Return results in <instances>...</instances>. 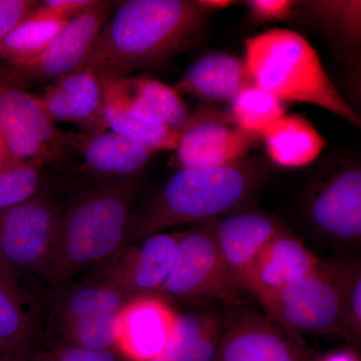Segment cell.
Instances as JSON below:
<instances>
[{"label": "cell", "mask_w": 361, "mask_h": 361, "mask_svg": "<svg viewBox=\"0 0 361 361\" xmlns=\"http://www.w3.org/2000/svg\"><path fill=\"white\" fill-rule=\"evenodd\" d=\"M40 348L35 302L0 263V353L26 361Z\"/></svg>", "instance_id": "obj_19"}, {"label": "cell", "mask_w": 361, "mask_h": 361, "mask_svg": "<svg viewBox=\"0 0 361 361\" xmlns=\"http://www.w3.org/2000/svg\"><path fill=\"white\" fill-rule=\"evenodd\" d=\"M116 87L126 99L161 123L182 130L191 115L174 87L149 78H125L115 80Z\"/></svg>", "instance_id": "obj_25"}, {"label": "cell", "mask_w": 361, "mask_h": 361, "mask_svg": "<svg viewBox=\"0 0 361 361\" xmlns=\"http://www.w3.org/2000/svg\"><path fill=\"white\" fill-rule=\"evenodd\" d=\"M135 177L106 180L77 197L59 215L45 279L56 291L87 267L104 265L127 245Z\"/></svg>", "instance_id": "obj_3"}, {"label": "cell", "mask_w": 361, "mask_h": 361, "mask_svg": "<svg viewBox=\"0 0 361 361\" xmlns=\"http://www.w3.org/2000/svg\"><path fill=\"white\" fill-rule=\"evenodd\" d=\"M56 293L54 324L116 314L130 301L118 287L99 276L92 281L71 283Z\"/></svg>", "instance_id": "obj_23"}, {"label": "cell", "mask_w": 361, "mask_h": 361, "mask_svg": "<svg viewBox=\"0 0 361 361\" xmlns=\"http://www.w3.org/2000/svg\"><path fill=\"white\" fill-rule=\"evenodd\" d=\"M26 361H130L118 350H94L77 346L39 348Z\"/></svg>", "instance_id": "obj_32"}, {"label": "cell", "mask_w": 361, "mask_h": 361, "mask_svg": "<svg viewBox=\"0 0 361 361\" xmlns=\"http://www.w3.org/2000/svg\"><path fill=\"white\" fill-rule=\"evenodd\" d=\"M253 85L243 61L215 51L204 54L190 66L174 87L178 94H189L204 101L232 103L246 87Z\"/></svg>", "instance_id": "obj_21"}, {"label": "cell", "mask_w": 361, "mask_h": 361, "mask_svg": "<svg viewBox=\"0 0 361 361\" xmlns=\"http://www.w3.org/2000/svg\"><path fill=\"white\" fill-rule=\"evenodd\" d=\"M242 292L221 258L210 223L180 232L172 267L157 296L169 303H237Z\"/></svg>", "instance_id": "obj_6"}, {"label": "cell", "mask_w": 361, "mask_h": 361, "mask_svg": "<svg viewBox=\"0 0 361 361\" xmlns=\"http://www.w3.org/2000/svg\"><path fill=\"white\" fill-rule=\"evenodd\" d=\"M197 2L207 13L227 8L236 4V1H231V0H198Z\"/></svg>", "instance_id": "obj_36"}, {"label": "cell", "mask_w": 361, "mask_h": 361, "mask_svg": "<svg viewBox=\"0 0 361 361\" xmlns=\"http://www.w3.org/2000/svg\"><path fill=\"white\" fill-rule=\"evenodd\" d=\"M45 165L44 161L32 160L0 170V212L40 193Z\"/></svg>", "instance_id": "obj_30"}, {"label": "cell", "mask_w": 361, "mask_h": 361, "mask_svg": "<svg viewBox=\"0 0 361 361\" xmlns=\"http://www.w3.org/2000/svg\"><path fill=\"white\" fill-rule=\"evenodd\" d=\"M114 2L99 1L68 21L49 47L35 58L4 65L11 77L26 90L71 73L85 59L110 16Z\"/></svg>", "instance_id": "obj_10"}, {"label": "cell", "mask_w": 361, "mask_h": 361, "mask_svg": "<svg viewBox=\"0 0 361 361\" xmlns=\"http://www.w3.org/2000/svg\"><path fill=\"white\" fill-rule=\"evenodd\" d=\"M18 165V163L14 161L13 157L9 154L8 149H7L6 142L0 135V170L13 167V166Z\"/></svg>", "instance_id": "obj_37"}, {"label": "cell", "mask_w": 361, "mask_h": 361, "mask_svg": "<svg viewBox=\"0 0 361 361\" xmlns=\"http://www.w3.org/2000/svg\"><path fill=\"white\" fill-rule=\"evenodd\" d=\"M256 140L240 130L230 115L199 111L183 130L173 161L179 169L229 165L244 159Z\"/></svg>", "instance_id": "obj_13"}, {"label": "cell", "mask_w": 361, "mask_h": 361, "mask_svg": "<svg viewBox=\"0 0 361 361\" xmlns=\"http://www.w3.org/2000/svg\"><path fill=\"white\" fill-rule=\"evenodd\" d=\"M265 176L264 164L255 159L218 167L179 169L148 204L130 214L126 246L169 228L206 224L240 210Z\"/></svg>", "instance_id": "obj_2"}, {"label": "cell", "mask_w": 361, "mask_h": 361, "mask_svg": "<svg viewBox=\"0 0 361 361\" xmlns=\"http://www.w3.org/2000/svg\"><path fill=\"white\" fill-rule=\"evenodd\" d=\"M322 262L301 240L284 228L259 254L244 290L250 291L257 299L271 295L310 274Z\"/></svg>", "instance_id": "obj_17"}, {"label": "cell", "mask_w": 361, "mask_h": 361, "mask_svg": "<svg viewBox=\"0 0 361 361\" xmlns=\"http://www.w3.org/2000/svg\"><path fill=\"white\" fill-rule=\"evenodd\" d=\"M66 148L77 152L84 159L92 174L115 180L135 177L155 152L148 147L113 132H65Z\"/></svg>", "instance_id": "obj_18"}, {"label": "cell", "mask_w": 361, "mask_h": 361, "mask_svg": "<svg viewBox=\"0 0 361 361\" xmlns=\"http://www.w3.org/2000/svg\"><path fill=\"white\" fill-rule=\"evenodd\" d=\"M320 361H358L357 358L355 357L353 353H345V351H342V353H334V355H330L326 356V357L323 358L322 360Z\"/></svg>", "instance_id": "obj_38"}, {"label": "cell", "mask_w": 361, "mask_h": 361, "mask_svg": "<svg viewBox=\"0 0 361 361\" xmlns=\"http://www.w3.org/2000/svg\"><path fill=\"white\" fill-rule=\"evenodd\" d=\"M59 215L42 192L0 212V263L18 278L47 276Z\"/></svg>", "instance_id": "obj_8"}, {"label": "cell", "mask_w": 361, "mask_h": 361, "mask_svg": "<svg viewBox=\"0 0 361 361\" xmlns=\"http://www.w3.org/2000/svg\"><path fill=\"white\" fill-rule=\"evenodd\" d=\"M243 63L253 85L282 103L313 104L361 127L360 116L330 80L317 52L299 33L273 28L249 37Z\"/></svg>", "instance_id": "obj_4"}, {"label": "cell", "mask_w": 361, "mask_h": 361, "mask_svg": "<svg viewBox=\"0 0 361 361\" xmlns=\"http://www.w3.org/2000/svg\"><path fill=\"white\" fill-rule=\"evenodd\" d=\"M306 215L319 236L334 244H353L361 236V171L341 163L325 170L311 185Z\"/></svg>", "instance_id": "obj_9"}, {"label": "cell", "mask_w": 361, "mask_h": 361, "mask_svg": "<svg viewBox=\"0 0 361 361\" xmlns=\"http://www.w3.org/2000/svg\"><path fill=\"white\" fill-rule=\"evenodd\" d=\"M221 258L244 290L247 277L263 248L284 229L277 220L255 210L235 211L210 222Z\"/></svg>", "instance_id": "obj_14"}, {"label": "cell", "mask_w": 361, "mask_h": 361, "mask_svg": "<svg viewBox=\"0 0 361 361\" xmlns=\"http://www.w3.org/2000/svg\"><path fill=\"white\" fill-rule=\"evenodd\" d=\"M97 0H47L39 2L37 11L49 16L70 18L84 13L87 8L94 6Z\"/></svg>", "instance_id": "obj_35"}, {"label": "cell", "mask_w": 361, "mask_h": 361, "mask_svg": "<svg viewBox=\"0 0 361 361\" xmlns=\"http://www.w3.org/2000/svg\"><path fill=\"white\" fill-rule=\"evenodd\" d=\"M191 0H128L102 28L73 71L90 68L106 78L157 66L186 49L199 37L206 16Z\"/></svg>", "instance_id": "obj_1"}, {"label": "cell", "mask_w": 361, "mask_h": 361, "mask_svg": "<svg viewBox=\"0 0 361 361\" xmlns=\"http://www.w3.org/2000/svg\"><path fill=\"white\" fill-rule=\"evenodd\" d=\"M268 317L292 334H341L346 325L341 262L322 264L281 290L258 299Z\"/></svg>", "instance_id": "obj_5"}, {"label": "cell", "mask_w": 361, "mask_h": 361, "mask_svg": "<svg viewBox=\"0 0 361 361\" xmlns=\"http://www.w3.org/2000/svg\"><path fill=\"white\" fill-rule=\"evenodd\" d=\"M345 286L346 325L343 336L360 341L361 334V271L356 262L339 261Z\"/></svg>", "instance_id": "obj_31"}, {"label": "cell", "mask_w": 361, "mask_h": 361, "mask_svg": "<svg viewBox=\"0 0 361 361\" xmlns=\"http://www.w3.org/2000/svg\"><path fill=\"white\" fill-rule=\"evenodd\" d=\"M104 84L96 71H73L49 85L39 103L52 122L78 123L84 132L106 130L103 120Z\"/></svg>", "instance_id": "obj_16"}, {"label": "cell", "mask_w": 361, "mask_h": 361, "mask_svg": "<svg viewBox=\"0 0 361 361\" xmlns=\"http://www.w3.org/2000/svg\"><path fill=\"white\" fill-rule=\"evenodd\" d=\"M71 20L49 16L35 8L0 42V59L4 65H16L35 58Z\"/></svg>", "instance_id": "obj_26"}, {"label": "cell", "mask_w": 361, "mask_h": 361, "mask_svg": "<svg viewBox=\"0 0 361 361\" xmlns=\"http://www.w3.org/2000/svg\"><path fill=\"white\" fill-rule=\"evenodd\" d=\"M223 330L222 320L216 313H178L167 348L149 361H213Z\"/></svg>", "instance_id": "obj_24"}, {"label": "cell", "mask_w": 361, "mask_h": 361, "mask_svg": "<svg viewBox=\"0 0 361 361\" xmlns=\"http://www.w3.org/2000/svg\"><path fill=\"white\" fill-rule=\"evenodd\" d=\"M213 361H313L300 336L267 315L245 313L224 327Z\"/></svg>", "instance_id": "obj_11"}, {"label": "cell", "mask_w": 361, "mask_h": 361, "mask_svg": "<svg viewBox=\"0 0 361 361\" xmlns=\"http://www.w3.org/2000/svg\"><path fill=\"white\" fill-rule=\"evenodd\" d=\"M178 313L156 295L130 299L118 318V350L130 361H149L172 338Z\"/></svg>", "instance_id": "obj_15"}, {"label": "cell", "mask_w": 361, "mask_h": 361, "mask_svg": "<svg viewBox=\"0 0 361 361\" xmlns=\"http://www.w3.org/2000/svg\"><path fill=\"white\" fill-rule=\"evenodd\" d=\"M0 361H23L20 358L14 357L13 355H7V353H0Z\"/></svg>", "instance_id": "obj_39"}, {"label": "cell", "mask_w": 361, "mask_h": 361, "mask_svg": "<svg viewBox=\"0 0 361 361\" xmlns=\"http://www.w3.org/2000/svg\"><path fill=\"white\" fill-rule=\"evenodd\" d=\"M252 20L259 23L285 20L293 16L295 2L291 0H250L246 1Z\"/></svg>", "instance_id": "obj_33"}, {"label": "cell", "mask_w": 361, "mask_h": 361, "mask_svg": "<svg viewBox=\"0 0 361 361\" xmlns=\"http://www.w3.org/2000/svg\"><path fill=\"white\" fill-rule=\"evenodd\" d=\"M180 232H161L126 246L103 265L99 277L130 299L158 295L174 261Z\"/></svg>", "instance_id": "obj_12"}, {"label": "cell", "mask_w": 361, "mask_h": 361, "mask_svg": "<svg viewBox=\"0 0 361 361\" xmlns=\"http://www.w3.org/2000/svg\"><path fill=\"white\" fill-rule=\"evenodd\" d=\"M33 0H0V42L39 6Z\"/></svg>", "instance_id": "obj_34"}, {"label": "cell", "mask_w": 361, "mask_h": 361, "mask_svg": "<svg viewBox=\"0 0 361 361\" xmlns=\"http://www.w3.org/2000/svg\"><path fill=\"white\" fill-rule=\"evenodd\" d=\"M308 13L322 25L342 58H357L361 37V2L310 1L306 4Z\"/></svg>", "instance_id": "obj_27"}, {"label": "cell", "mask_w": 361, "mask_h": 361, "mask_svg": "<svg viewBox=\"0 0 361 361\" xmlns=\"http://www.w3.org/2000/svg\"><path fill=\"white\" fill-rule=\"evenodd\" d=\"M0 135L16 163L44 161L47 165L68 155L63 130L47 115L39 97L20 87L0 65Z\"/></svg>", "instance_id": "obj_7"}, {"label": "cell", "mask_w": 361, "mask_h": 361, "mask_svg": "<svg viewBox=\"0 0 361 361\" xmlns=\"http://www.w3.org/2000/svg\"><path fill=\"white\" fill-rule=\"evenodd\" d=\"M101 78L104 92L103 120L106 130L141 142L154 152L176 151L182 130L169 127L130 103L114 78Z\"/></svg>", "instance_id": "obj_20"}, {"label": "cell", "mask_w": 361, "mask_h": 361, "mask_svg": "<svg viewBox=\"0 0 361 361\" xmlns=\"http://www.w3.org/2000/svg\"><path fill=\"white\" fill-rule=\"evenodd\" d=\"M233 123L247 134L260 137L278 118L284 116V106L276 97L256 85L246 87L232 102Z\"/></svg>", "instance_id": "obj_29"}, {"label": "cell", "mask_w": 361, "mask_h": 361, "mask_svg": "<svg viewBox=\"0 0 361 361\" xmlns=\"http://www.w3.org/2000/svg\"><path fill=\"white\" fill-rule=\"evenodd\" d=\"M121 313V312H120ZM120 313L54 324L51 345L118 350Z\"/></svg>", "instance_id": "obj_28"}, {"label": "cell", "mask_w": 361, "mask_h": 361, "mask_svg": "<svg viewBox=\"0 0 361 361\" xmlns=\"http://www.w3.org/2000/svg\"><path fill=\"white\" fill-rule=\"evenodd\" d=\"M273 163L283 168H302L314 161L326 142L302 116H282L261 134Z\"/></svg>", "instance_id": "obj_22"}]
</instances>
